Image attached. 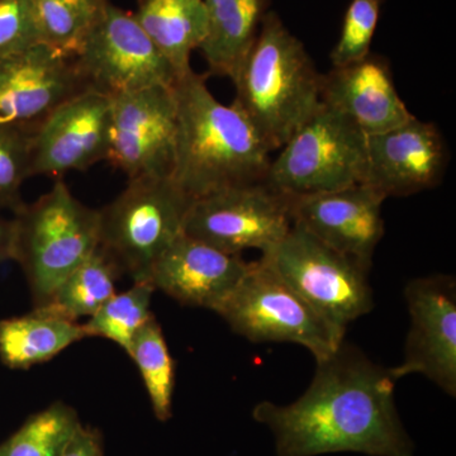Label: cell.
<instances>
[{
    "mask_svg": "<svg viewBox=\"0 0 456 456\" xmlns=\"http://www.w3.org/2000/svg\"><path fill=\"white\" fill-rule=\"evenodd\" d=\"M395 383L389 369L344 341L317 362L301 397L285 406L260 402L253 416L274 435L278 456H413L415 446L395 408Z\"/></svg>",
    "mask_w": 456,
    "mask_h": 456,
    "instance_id": "1",
    "label": "cell"
},
{
    "mask_svg": "<svg viewBox=\"0 0 456 456\" xmlns=\"http://www.w3.org/2000/svg\"><path fill=\"white\" fill-rule=\"evenodd\" d=\"M178 113L173 179L189 197L264 182L272 149L244 113L220 103L193 70L174 86Z\"/></svg>",
    "mask_w": 456,
    "mask_h": 456,
    "instance_id": "2",
    "label": "cell"
},
{
    "mask_svg": "<svg viewBox=\"0 0 456 456\" xmlns=\"http://www.w3.org/2000/svg\"><path fill=\"white\" fill-rule=\"evenodd\" d=\"M321 79L302 42L277 14L266 13L232 79V104L275 151L320 108Z\"/></svg>",
    "mask_w": 456,
    "mask_h": 456,
    "instance_id": "3",
    "label": "cell"
},
{
    "mask_svg": "<svg viewBox=\"0 0 456 456\" xmlns=\"http://www.w3.org/2000/svg\"><path fill=\"white\" fill-rule=\"evenodd\" d=\"M12 260L25 273L41 307L99 246V212L71 194L62 180L13 217Z\"/></svg>",
    "mask_w": 456,
    "mask_h": 456,
    "instance_id": "4",
    "label": "cell"
},
{
    "mask_svg": "<svg viewBox=\"0 0 456 456\" xmlns=\"http://www.w3.org/2000/svg\"><path fill=\"white\" fill-rule=\"evenodd\" d=\"M194 200L173 178L128 179L99 209V248L134 281H149L156 261L184 233Z\"/></svg>",
    "mask_w": 456,
    "mask_h": 456,
    "instance_id": "5",
    "label": "cell"
},
{
    "mask_svg": "<svg viewBox=\"0 0 456 456\" xmlns=\"http://www.w3.org/2000/svg\"><path fill=\"white\" fill-rule=\"evenodd\" d=\"M272 159L265 183L294 200L360 184L367 167V136L321 103Z\"/></svg>",
    "mask_w": 456,
    "mask_h": 456,
    "instance_id": "6",
    "label": "cell"
},
{
    "mask_svg": "<svg viewBox=\"0 0 456 456\" xmlns=\"http://www.w3.org/2000/svg\"><path fill=\"white\" fill-rule=\"evenodd\" d=\"M259 260L345 334L350 323L373 310L370 269L329 248L296 222Z\"/></svg>",
    "mask_w": 456,
    "mask_h": 456,
    "instance_id": "7",
    "label": "cell"
},
{
    "mask_svg": "<svg viewBox=\"0 0 456 456\" xmlns=\"http://www.w3.org/2000/svg\"><path fill=\"white\" fill-rule=\"evenodd\" d=\"M216 314L246 340L301 345L316 362L329 358L345 341V332L327 322L260 260L251 263Z\"/></svg>",
    "mask_w": 456,
    "mask_h": 456,
    "instance_id": "8",
    "label": "cell"
},
{
    "mask_svg": "<svg viewBox=\"0 0 456 456\" xmlns=\"http://www.w3.org/2000/svg\"><path fill=\"white\" fill-rule=\"evenodd\" d=\"M292 224L289 198L259 182L194 200L184 235L231 255L248 248L264 254L284 239Z\"/></svg>",
    "mask_w": 456,
    "mask_h": 456,
    "instance_id": "9",
    "label": "cell"
},
{
    "mask_svg": "<svg viewBox=\"0 0 456 456\" xmlns=\"http://www.w3.org/2000/svg\"><path fill=\"white\" fill-rule=\"evenodd\" d=\"M74 60L89 88L110 98L179 79L134 14L110 3Z\"/></svg>",
    "mask_w": 456,
    "mask_h": 456,
    "instance_id": "10",
    "label": "cell"
},
{
    "mask_svg": "<svg viewBox=\"0 0 456 456\" xmlns=\"http://www.w3.org/2000/svg\"><path fill=\"white\" fill-rule=\"evenodd\" d=\"M178 113L174 86L112 98L110 161L128 179L173 178Z\"/></svg>",
    "mask_w": 456,
    "mask_h": 456,
    "instance_id": "11",
    "label": "cell"
},
{
    "mask_svg": "<svg viewBox=\"0 0 456 456\" xmlns=\"http://www.w3.org/2000/svg\"><path fill=\"white\" fill-rule=\"evenodd\" d=\"M112 98L86 89L55 108L31 134V176L61 178L108 160Z\"/></svg>",
    "mask_w": 456,
    "mask_h": 456,
    "instance_id": "12",
    "label": "cell"
},
{
    "mask_svg": "<svg viewBox=\"0 0 456 456\" xmlns=\"http://www.w3.org/2000/svg\"><path fill=\"white\" fill-rule=\"evenodd\" d=\"M410 331L403 362L389 368L395 380L421 374L446 395H456V283L452 275L410 281L404 290Z\"/></svg>",
    "mask_w": 456,
    "mask_h": 456,
    "instance_id": "13",
    "label": "cell"
},
{
    "mask_svg": "<svg viewBox=\"0 0 456 456\" xmlns=\"http://www.w3.org/2000/svg\"><path fill=\"white\" fill-rule=\"evenodd\" d=\"M86 89L75 60L45 45L0 56V126L32 134L55 108Z\"/></svg>",
    "mask_w": 456,
    "mask_h": 456,
    "instance_id": "14",
    "label": "cell"
},
{
    "mask_svg": "<svg viewBox=\"0 0 456 456\" xmlns=\"http://www.w3.org/2000/svg\"><path fill=\"white\" fill-rule=\"evenodd\" d=\"M450 152L437 126L410 121L367 136V167L362 183L384 197H407L439 185Z\"/></svg>",
    "mask_w": 456,
    "mask_h": 456,
    "instance_id": "15",
    "label": "cell"
},
{
    "mask_svg": "<svg viewBox=\"0 0 456 456\" xmlns=\"http://www.w3.org/2000/svg\"><path fill=\"white\" fill-rule=\"evenodd\" d=\"M387 198L364 183L290 200L293 222L335 251L370 269L384 235Z\"/></svg>",
    "mask_w": 456,
    "mask_h": 456,
    "instance_id": "16",
    "label": "cell"
},
{
    "mask_svg": "<svg viewBox=\"0 0 456 456\" xmlns=\"http://www.w3.org/2000/svg\"><path fill=\"white\" fill-rule=\"evenodd\" d=\"M251 263L183 233L167 248L149 281L184 305L217 312L245 277Z\"/></svg>",
    "mask_w": 456,
    "mask_h": 456,
    "instance_id": "17",
    "label": "cell"
},
{
    "mask_svg": "<svg viewBox=\"0 0 456 456\" xmlns=\"http://www.w3.org/2000/svg\"><path fill=\"white\" fill-rule=\"evenodd\" d=\"M321 103L349 119L365 136L392 130L415 117L399 97L389 62L371 53L322 75Z\"/></svg>",
    "mask_w": 456,
    "mask_h": 456,
    "instance_id": "18",
    "label": "cell"
},
{
    "mask_svg": "<svg viewBox=\"0 0 456 456\" xmlns=\"http://www.w3.org/2000/svg\"><path fill=\"white\" fill-rule=\"evenodd\" d=\"M207 35L200 50L209 73L235 77L253 47L269 0H204Z\"/></svg>",
    "mask_w": 456,
    "mask_h": 456,
    "instance_id": "19",
    "label": "cell"
},
{
    "mask_svg": "<svg viewBox=\"0 0 456 456\" xmlns=\"http://www.w3.org/2000/svg\"><path fill=\"white\" fill-rule=\"evenodd\" d=\"M134 14L178 77L189 73L191 53L207 35L204 0H139Z\"/></svg>",
    "mask_w": 456,
    "mask_h": 456,
    "instance_id": "20",
    "label": "cell"
},
{
    "mask_svg": "<svg viewBox=\"0 0 456 456\" xmlns=\"http://www.w3.org/2000/svg\"><path fill=\"white\" fill-rule=\"evenodd\" d=\"M83 325L35 308L31 314L0 321V360L23 370L49 362L86 338Z\"/></svg>",
    "mask_w": 456,
    "mask_h": 456,
    "instance_id": "21",
    "label": "cell"
},
{
    "mask_svg": "<svg viewBox=\"0 0 456 456\" xmlns=\"http://www.w3.org/2000/svg\"><path fill=\"white\" fill-rule=\"evenodd\" d=\"M121 274L116 261L98 246L56 288L49 301L36 308L77 322L80 317L93 316L116 294V283Z\"/></svg>",
    "mask_w": 456,
    "mask_h": 456,
    "instance_id": "22",
    "label": "cell"
},
{
    "mask_svg": "<svg viewBox=\"0 0 456 456\" xmlns=\"http://www.w3.org/2000/svg\"><path fill=\"white\" fill-rule=\"evenodd\" d=\"M108 4V0H32L41 44L74 59Z\"/></svg>",
    "mask_w": 456,
    "mask_h": 456,
    "instance_id": "23",
    "label": "cell"
},
{
    "mask_svg": "<svg viewBox=\"0 0 456 456\" xmlns=\"http://www.w3.org/2000/svg\"><path fill=\"white\" fill-rule=\"evenodd\" d=\"M128 355L139 368L156 419L167 421L173 407L175 365L154 316L137 332Z\"/></svg>",
    "mask_w": 456,
    "mask_h": 456,
    "instance_id": "24",
    "label": "cell"
},
{
    "mask_svg": "<svg viewBox=\"0 0 456 456\" xmlns=\"http://www.w3.org/2000/svg\"><path fill=\"white\" fill-rule=\"evenodd\" d=\"M80 425L73 407L55 402L0 444V456H62Z\"/></svg>",
    "mask_w": 456,
    "mask_h": 456,
    "instance_id": "25",
    "label": "cell"
},
{
    "mask_svg": "<svg viewBox=\"0 0 456 456\" xmlns=\"http://www.w3.org/2000/svg\"><path fill=\"white\" fill-rule=\"evenodd\" d=\"M154 292L150 281H134L130 289L114 294L84 323L86 338H107L128 354L137 332L152 317L150 305Z\"/></svg>",
    "mask_w": 456,
    "mask_h": 456,
    "instance_id": "26",
    "label": "cell"
},
{
    "mask_svg": "<svg viewBox=\"0 0 456 456\" xmlns=\"http://www.w3.org/2000/svg\"><path fill=\"white\" fill-rule=\"evenodd\" d=\"M31 178V134L0 126V212L23 208L22 187Z\"/></svg>",
    "mask_w": 456,
    "mask_h": 456,
    "instance_id": "27",
    "label": "cell"
},
{
    "mask_svg": "<svg viewBox=\"0 0 456 456\" xmlns=\"http://www.w3.org/2000/svg\"><path fill=\"white\" fill-rule=\"evenodd\" d=\"M380 14V0H353L344 18L340 38L330 59L332 68L359 61L370 53Z\"/></svg>",
    "mask_w": 456,
    "mask_h": 456,
    "instance_id": "28",
    "label": "cell"
},
{
    "mask_svg": "<svg viewBox=\"0 0 456 456\" xmlns=\"http://www.w3.org/2000/svg\"><path fill=\"white\" fill-rule=\"evenodd\" d=\"M32 0H0V56L40 45Z\"/></svg>",
    "mask_w": 456,
    "mask_h": 456,
    "instance_id": "29",
    "label": "cell"
},
{
    "mask_svg": "<svg viewBox=\"0 0 456 456\" xmlns=\"http://www.w3.org/2000/svg\"><path fill=\"white\" fill-rule=\"evenodd\" d=\"M62 456H104L101 434L80 425Z\"/></svg>",
    "mask_w": 456,
    "mask_h": 456,
    "instance_id": "30",
    "label": "cell"
},
{
    "mask_svg": "<svg viewBox=\"0 0 456 456\" xmlns=\"http://www.w3.org/2000/svg\"><path fill=\"white\" fill-rule=\"evenodd\" d=\"M14 226L13 218L0 216V264L12 260V248H13Z\"/></svg>",
    "mask_w": 456,
    "mask_h": 456,
    "instance_id": "31",
    "label": "cell"
}]
</instances>
